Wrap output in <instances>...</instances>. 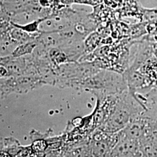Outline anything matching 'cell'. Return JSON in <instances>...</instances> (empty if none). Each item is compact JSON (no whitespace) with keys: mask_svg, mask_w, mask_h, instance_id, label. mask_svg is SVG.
Returning a JSON list of instances; mask_svg holds the SVG:
<instances>
[{"mask_svg":"<svg viewBox=\"0 0 157 157\" xmlns=\"http://www.w3.org/2000/svg\"><path fill=\"white\" fill-rule=\"evenodd\" d=\"M118 133H109L96 129L89 140V145L93 157H109L118 141Z\"/></svg>","mask_w":157,"mask_h":157,"instance_id":"1","label":"cell"}]
</instances>
